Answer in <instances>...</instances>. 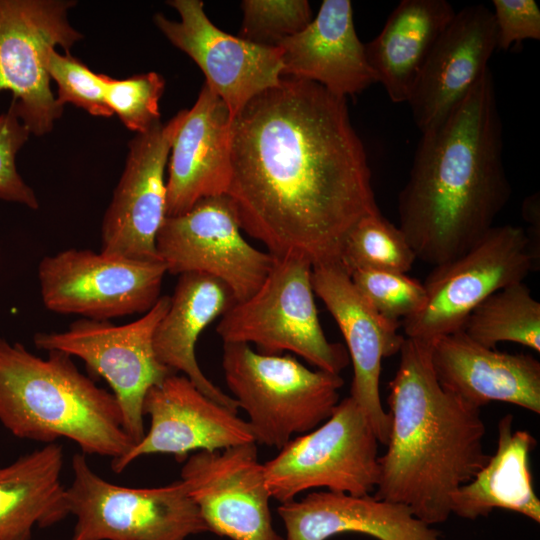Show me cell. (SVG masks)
<instances>
[{
  "label": "cell",
  "mask_w": 540,
  "mask_h": 540,
  "mask_svg": "<svg viewBox=\"0 0 540 540\" xmlns=\"http://www.w3.org/2000/svg\"><path fill=\"white\" fill-rule=\"evenodd\" d=\"M232 119L223 100L204 83L194 105L184 109L171 142L167 217L186 213L204 198L227 194Z\"/></svg>",
  "instance_id": "ffe728a7"
},
{
  "label": "cell",
  "mask_w": 540,
  "mask_h": 540,
  "mask_svg": "<svg viewBox=\"0 0 540 540\" xmlns=\"http://www.w3.org/2000/svg\"><path fill=\"white\" fill-rule=\"evenodd\" d=\"M416 256L401 229L381 212L362 217L347 233L339 263L351 275L356 270L407 273Z\"/></svg>",
  "instance_id": "f1b7e54d"
},
{
  "label": "cell",
  "mask_w": 540,
  "mask_h": 540,
  "mask_svg": "<svg viewBox=\"0 0 540 540\" xmlns=\"http://www.w3.org/2000/svg\"><path fill=\"white\" fill-rule=\"evenodd\" d=\"M216 332L223 344L252 343L268 355L290 351L333 374L350 362L346 348L326 338L314 300L312 265L297 258H276L261 286L232 305Z\"/></svg>",
  "instance_id": "8992f818"
},
{
  "label": "cell",
  "mask_w": 540,
  "mask_h": 540,
  "mask_svg": "<svg viewBox=\"0 0 540 540\" xmlns=\"http://www.w3.org/2000/svg\"><path fill=\"white\" fill-rule=\"evenodd\" d=\"M180 476L208 532L232 540H285L272 523L271 495L256 442L196 451L185 460Z\"/></svg>",
  "instance_id": "5bb4252c"
},
{
  "label": "cell",
  "mask_w": 540,
  "mask_h": 540,
  "mask_svg": "<svg viewBox=\"0 0 540 540\" xmlns=\"http://www.w3.org/2000/svg\"><path fill=\"white\" fill-rule=\"evenodd\" d=\"M73 0H0V92L13 94L11 106L30 134L53 130L64 107L50 88V50L69 53L83 34L69 22Z\"/></svg>",
  "instance_id": "8fae6325"
},
{
  "label": "cell",
  "mask_w": 540,
  "mask_h": 540,
  "mask_svg": "<svg viewBox=\"0 0 540 540\" xmlns=\"http://www.w3.org/2000/svg\"><path fill=\"white\" fill-rule=\"evenodd\" d=\"M439 384L480 409L500 401L540 414V363L530 354L487 348L462 330L429 341Z\"/></svg>",
  "instance_id": "44dd1931"
},
{
  "label": "cell",
  "mask_w": 540,
  "mask_h": 540,
  "mask_svg": "<svg viewBox=\"0 0 540 540\" xmlns=\"http://www.w3.org/2000/svg\"><path fill=\"white\" fill-rule=\"evenodd\" d=\"M105 100L123 125L131 131L144 133L160 121L159 101L165 80L157 72L115 79L100 73Z\"/></svg>",
  "instance_id": "f546056e"
},
{
  "label": "cell",
  "mask_w": 540,
  "mask_h": 540,
  "mask_svg": "<svg viewBox=\"0 0 540 540\" xmlns=\"http://www.w3.org/2000/svg\"><path fill=\"white\" fill-rule=\"evenodd\" d=\"M166 273L161 260L74 248L45 256L38 266L48 310L94 320L146 313L160 298Z\"/></svg>",
  "instance_id": "7c38bea8"
},
{
  "label": "cell",
  "mask_w": 540,
  "mask_h": 540,
  "mask_svg": "<svg viewBox=\"0 0 540 540\" xmlns=\"http://www.w3.org/2000/svg\"><path fill=\"white\" fill-rule=\"evenodd\" d=\"M513 415L506 414L498 423L495 453L452 501V514L475 520L494 509H505L540 522V500L530 470V453L536 439L525 430L513 429Z\"/></svg>",
  "instance_id": "484cf974"
},
{
  "label": "cell",
  "mask_w": 540,
  "mask_h": 540,
  "mask_svg": "<svg viewBox=\"0 0 540 540\" xmlns=\"http://www.w3.org/2000/svg\"><path fill=\"white\" fill-rule=\"evenodd\" d=\"M170 305L160 296L155 305L133 322L115 325L108 320L81 318L61 332H38L37 348L58 350L81 359L87 369L102 377L119 405L125 432L139 443L145 435L143 402L148 390L171 370L156 358L155 329Z\"/></svg>",
  "instance_id": "9c48e42d"
},
{
  "label": "cell",
  "mask_w": 540,
  "mask_h": 540,
  "mask_svg": "<svg viewBox=\"0 0 540 540\" xmlns=\"http://www.w3.org/2000/svg\"><path fill=\"white\" fill-rule=\"evenodd\" d=\"M277 512L285 527V540H327L348 532L378 540H444L406 506L371 495L312 492L281 503Z\"/></svg>",
  "instance_id": "603a6c76"
},
{
  "label": "cell",
  "mask_w": 540,
  "mask_h": 540,
  "mask_svg": "<svg viewBox=\"0 0 540 540\" xmlns=\"http://www.w3.org/2000/svg\"><path fill=\"white\" fill-rule=\"evenodd\" d=\"M511 193L503 124L487 69L441 122L421 132L398 196L399 228L416 259L437 266L475 245Z\"/></svg>",
  "instance_id": "7a4b0ae2"
},
{
  "label": "cell",
  "mask_w": 540,
  "mask_h": 540,
  "mask_svg": "<svg viewBox=\"0 0 540 540\" xmlns=\"http://www.w3.org/2000/svg\"><path fill=\"white\" fill-rule=\"evenodd\" d=\"M456 11L446 0H402L365 44L378 83L394 103L408 102L423 65Z\"/></svg>",
  "instance_id": "d4e9b609"
},
{
  "label": "cell",
  "mask_w": 540,
  "mask_h": 540,
  "mask_svg": "<svg viewBox=\"0 0 540 540\" xmlns=\"http://www.w3.org/2000/svg\"><path fill=\"white\" fill-rule=\"evenodd\" d=\"M378 443L365 414L346 397L326 421L264 463L271 498L285 503L314 488L370 495L379 477Z\"/></svg>",
  "instance_id": "ba28073f"
},
{
  "label": "cell",
  "mask_w": 540,
  "mask_h": 540,
  "mask_svg": "<svg viewBox=\"0 0 540 540\" xmlns=\"http://www.w3.org/2000/svg\"><path fill=\"white\" fill-rule=\"evenodd\" d=\"M183 115L184 109L129 141L124 170L101 224V252L160 260L156 238L167 217L165 168Z\"/></svg>",
  "instance_id": "9a60e30c"
},
{
  "label": "cell",
  "mask_w": 540,
  "mask_h": 540,
  "mask_svg": "<svg viewBox=\"0 0 540 540\" xmlns=\"http://www.w3.org/2000/svg\"><path fill=\"white\" fill-rule=\"evenodd\" d=\"M227 196L241 229L275 258L339 262L362 217L380 212L346 98L282 77L232 119Z\"/></svg>",
  "instance_id": "6da1fadb"
},
{
  "label": "cell",
  "mask_w": 540,
  "mask_h": 540,
  "mask_svg": "<svg viewBox=\"0 0 540 540\" xmlns=\"http://www.w3.org/2000/svg\"><path fill=\"white\" fill-rule=\"evenodd\" d=\"M235 302L228 286L215 277L201 273L179 275L169 308L155 329L153 348L163 366L173 373L181 372L207 397L238 412L235 399L204 375L195 355L202 331Z\"/></svg>",
  "instance_id": "cb8c5ba5"
},
{
  "label": "cell",
  "mask_w": 540,
  "mask_h": 540,
  "mask_svg": "<svg viewBox=\"0 0 540 540\" xmlns=\"http://www.w3.org/2000/svg\"><path fill=\"white\" fill-rule=\"evenodd\" d=\"M143 413L150 417V428L127 454L111 461L115 473L144 455L170 454L183 462L192 451L256 442L249 423L238 412L213 401L178 373L148 390Z\"/></svg>",
  "instance_id": "e0dca14e"
},
{
  "label": "cell",
  "mask_w": 540,
  "mask_h": 540,
  "mask_svg": "<svg viewBox=\"0 0 540 540\" xmlns=\"http://www.w3.org/2000/svg\"><path fill=\"white\" fill-rule=\"evenodd\" d=\"M350 278L368 304L382 317L399 322L415 314L425 300L423 283L406 273L356 270Z\"/></svg>",
  "instance_id": "4dcf8cb0"
},
{
  "label": "cell",
  "mask_w": 540,
  "mask_h": 540,
  "mask_svg": "<svg viewBox=\"0 0 540 540\" xmlns=\"http://www.w3.org/2000/svg\"><path fill=\"white\" fill-rule=\"evenodd\" d=\"M0 423L15 437L45 444L65 438L85 455L127 454L125 432L111 392L98 387L58 350L42 358L0 337Z\"/></svg>",
  "instance_id": "277c9868"
},
{
  "label": "cell",
  "mask_w": 540,
  "mask_h": 540,
  "mask_svg": "<svg viewBox=\"0 0 540 540\" xmlns=\"http://www.w3.org/2000/svg\"><path fill=\"white\" fill-rule=\"evenodd\" d=\"M46 68L50 79L57 85L59 105L64 107L70 103L95 117L109 118L113 115L105 100L100 74L91 71L79 59L52 49L47 55Z\"/></svg>",
  "instance_id": "d6a6232c"
},
{
  "label": "cell",
  "mask_w": 540,
  "mask_h": 540,
  "mask_svg": "<svg viewBox=\"0 0 540 540\" xmlns=\"http://www.w3.org/2000/svg\"><path fill=\"white\" fill-rule=\"evenodd\" d=\"M314 293L345 339L353 365L350 397L369 420L379 443H388L391 421L379 393L382 359L399 353L405 337L399 322L378 314L354 286L339 262L312 267Z\"/></svg>",
  "instance_id": "ac0fdd59"
},
{
  "label": "cell",
  "mask_w": 540,
  "mask_h": 540,
  "mask_svg": "<svg viewBox=\"0 0 540 540\" xmlns=\"http://www.w3.org/2000/svg\"><path fill=\"white\" fill-rule=\"evenodd\" d=\"M227 195L204 198L189 211L166 217L156 238L167 272L201 273L221 280L235 301L255 293L275 257L250 245Z\"/></svg>",
  "instance_id": "4fadbf2b"
},
{
  "label": "cell",
  "mask_w": 540,
  "mask_h": 540,
  "mask_svg": "<svg viewBox=\"0 0 540 540\" xmlns=\"http://www.w3.org/2000/svg\"><path fill=\"white\" fill-rule=\"evenodd\" d=\"M497 49L492 11L483 4L455 13L431 49L409 103L423 132L439 122L489 69Z\"/></svg>",
  "instance_id": "d6986e66"
},
{
  "label": "cell",
  "mask_w": 540,
  "mask_h": 540,
  "mask_svg": "<svg viewBox=\"0 0 540 540\" xmlns=\"http://www.w3.org/2000/svg\"><path fill=\"white\" fill-rule=\"evenodd\" d=\"M466 336L487 348L513 342L540 351V303L518 282L488 296L467 317Z\"/></svg>",
  "instance_id": "83f0119b"
},
{
  "label": "cell",
  "mask_w": 540,
  "mask_h": 540,
  "mask_svg": "<svg viewBox=\"0 0 540 540\" xmlns=\"http://www.w3.org/2000/svg\"><path fill=\"white\" fill-rule=\"evenodd\" d=\"M29 136L30 132L10 105L8 111L0 115V200L38 209L35 192L16 168V155Z\"/></svg>",
  "instance_id": "836d02e7"
},
{
  "label": "cell",
  "mask_w": 540,
  "mask_h": 540,
  "mask_svg": "<svg viewBox=\"0 0 540 540\" xmlns=\"http://www.w3.org/2000/svg\"><path fill=\"white\" fill-rule=\"evenodd\" d=\"M239 37L258 45L276 47L302 31L312 20L306 0H244Z\"/></svg>",
  "instance_id": "1f68e13d"
},
{
  "label": "cell",
  "mask_w": 540,
  "mask_h": 540,
  "mask_svg": "<svg viewBox=\"0 0 540 540\" xmlns=\"http://www.w3.org/2000/svg\"><path fill=\"white\" fill-rule=\"evenodd\" d=\"M536 262L522 227L493 226L469 250L434 266L423 283L422 307L401 322L406 337L429 342L461 330L482 301L523 282Z\"/></svg>",
  "instance_id": "30bf717a"
},
{
  "label": "cell",
  "mask_w": 540,
  "mask_h": 540,
  "mask_svg": "<svg viewBox=\"0 0 540 540\" xmlns=\"http://www.w3.org/2000/svg\"><path fill=\"white\" fill-rule=\"evenodd\" d=\"M389 382L387 451L379 456L374 497L406 506L428 525L445 522L461 486L485 465L480 409L445 390L429 342L405 337Z\"/></svg>",
  "instance_id": "3957f363"
},
{
  "label": "cell",
  "mask_w": 540,
  "mask_h": 540,
  "mask_svg": "<svg viewBox=\"0 0 540 540\" xmlns=\"http://www.w3.org/2000/svg\"><path fill=\"white\" fill-rule=\"evenodd\" d=\"M174 21L156 13L153 22L169 42L202 70L205 84L226 104L232 118L257 94L282 78L277 47L251 43L215 26L201 0H170Z\"/></svg>",
  "instance_id": "2e32d148"
},
{
  "label": "cell",
  "mask_w": 540,
  "mask_h": 540,
  "mask_svg": "<svg viewBox=\"0 0 540 540\" xmlns=\"http://www.w3.org/2000/svg\"><path fill=\"white\" fill-rule=\"evenodd\" d=\"M523 216L530 223V231L526 232L531 249L539 260V251L536 249V227L539 228V196L531 195L526 198L522 207Z\"/></svg>",
  "instance_id": "d590c367"
},
{
  "label": "cell",
  "mask_w": 540,
  "mask_h": 540,
  "mask_svg": "<svg viewBox=\"0 0 540 540\" xmlns=\"http://www.w3.org/2000/svg\"><path fill=\"white\" fill-rule=\"evenodd\" d=\"M497 49L540 39V9L533 0H493Z\"/></svg>",
  "instance_id": "e575fe53"
},
{
  "label": "cell",
  "mask_w": 540,
  "mask_h": 540,
  "mask_svg": "<svg viewBox=\"0 0 540 540\" xmlns=\"http://www.w3.org/2000/svg\"><path fill=\"white\" fill-rule=\"evenodd\" d=\"M73 480L65 489L76 517L70 540H185L208 532L181 480L155 488H128L97 475L86 455L72 457Z\"/></svg>",
  "instance_id": "52a82bcc"
},
{
  "label": "cell",
  "mask_w": 540,
  "mask_h": 540,
  "mask_svg": "<svg viewBox=\"0 0 540 540\" xmlns=\"http://www.w3.org/2000/svg\"><path fill=\"white\" fill-rule=\"evenodd\" d=\"M63 463V447L54 442L0 467V540H31L34 527L69 515Z\"/></svg>",
  "instance_id": "4316f807"
},
{
  "label": "cell",
  "mask_w": 540,
  "mask_h": 540,
  "mask_svg": "<svg viewBox=\"0 0 540 540\" xmlns=\"http://www.w3.org/2000/svg\"><path fill=\"white\" fill-rule=\"evenodd\" d=\"M222 368L256 443L279 450L330 417L344 384L340 374L314 371L290 355L263 354L245 343L223 344Z\"/></svg>",
  "instance_id": "5b68a950"
},
{
  "label": "cell",
  "mask_w": 540,
  "mask_h": 540,
  "mask_svg": "<svg viewBox=\"0 0 540 540\" xmlns=\"http://www.w3.org/2000/svg\"><path fill=\"white\" fill-rule=\"evenodd\" d=\"M276 47L282 77L317 83L343 98L378 83L356 33L349 0H324L302 31Z\"/></svg>",
  "instance_id": "7402d4cb"
}]
</instances>
